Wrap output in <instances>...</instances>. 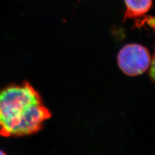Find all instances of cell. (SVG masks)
<instances>
[{
    "label": "cell",
    "mask_w": 155,
    "mask_h": 155,
    "mask_svg": "<svg viewBox=\"0 0 155 155\" xmlns=\"http://www.w3.org/2000/svg\"><path fill=\"white\" fill-rule=\"evenodd\" d=\"M0 155H6V154L3 151H2V150H0Z\"/></svg>",
    "instance_id": "obj_4"
},
{
    "label": "cell",
    "mask_w": 155,
    "mask_h": 155,
    "mask_svg": "<svg viewBox=\"0 0 155 155\" xmlns=\"http://www.w3.org/2000/svg\"><path fill=\"white\" fill-rule=\"evenodd\" d=\"M125 12L124 21L127 19H137L139 21L153 7V0H124Z\"/></svg>",
    "instance_id": "obj_3"
},
{
    "label": "cell",
    "mask_w": 155,
    "mask_h": 155,
    "mask_svg": "<svg viewBox=\"0 0 155 155\" xmlns=\"http://www.w3.org/2000/svg\"><path fill=\"white\" fill-rule=\"evenodd\" d=\"M51 117L40 94L28 82L0 91V134L4 137L36 134Z\"/></svg>",
    "instance_id": "obj_1"
},
{
    "label": "cell",
    "mask_w": 155,
    "mask_h": 155,
    "mask_svg": "<svg viewBox=\"0 0 155 155\" xmlns=\"http://www.w3.org/2000/svg\"><path fill=\"white\" fill-rule=\"evenodd\" d=\"M151 57L147 48L138 43L124 45L117 56V62L120 70L126 75H141L149 69Z\"/></svg>",
    "instance_id": "obj_2"
}]
</instances>
